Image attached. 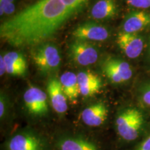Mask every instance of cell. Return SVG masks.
<instances>
[{"mask_svg":"<svg viewBox=\"0 0 150 150\" xmlns=\"http://www.w3.org/2000/svg\"><path fill=\"white\" fill-rule=\"evenodd\" d=\"M117 43L124 54L132 59L139 57L145 48V39L139 33L120 31L117 35Z\"/></svg>","mask_w":150,"mask_h":150,"instance_id":"obj_8","label":"cell"},{"mask_svg":"<svg viewBox=\"0 0 150 150\" xmlns=\"http://www.w3.org/2000/svg\"><path fill=\"white\" fill-rule=\"evenodd\" d=\"M148 54H149V56L150 57V36L149 39V45H148Z\"/></svg>","mask_w":150,"mask_h":150,"instance_id":"obj_24","label":"cell"},{"mask_svg":"<svg viewBox=\"0 0 150 150\" xmlns=\"http://www.w3.org/2000/svg\"><path fill=\"white\" fill-rule=\"evenodd\" d=\"M102 72L112 83L120 84L130 80L133 76L131 65L117 57H108L102 65Z\"/></svg>","mask_w":150,"mask_h":150,"instance_id":"obj_5","label":"cell"},{"mask_svg":"<svg viewBox=\"0 0 150 150\" xmlns=\"http://www.w3.org/2000/svg\"><path fill=\"white\" fill-rule=\"evenodd\" d=\"M115 0H97L91 9V17L95 20H106L113 18L117 13Z\"/></svg>","mask_w":150,"mask_h":150,"instance_id":"obj_15","label":"cell"},{"mask_svg":"<svg viewBox=\"0 0 150 150\" xmlns=\"http://www.w3.org/2000/svg\"><path fill=\"white\" fill-rule=\"evenodd\" d=\"M7 74L17 76H24L27 73V62L24 56L18 52H9L4 54Z\"/></svg>","mask_w":150,"mask_h":150,"instance_id":"obj_14","label":"cell"},{"mask_svg":"<svg viewBox=\"0 0 150 150\" xmlns=\"http://www.w3.org/2000/svg\"><path fill=\"white\" fill-rule=\"evenodd\" d=\"M127 4L137 9H147L150 8V0H125Z\"/></svg>","mask_w":150,"mask_h":150,"instance_id":"obj_19","label":"cell"},{"mask_svg":"<svg viewBox=\"0 0 150 150\" xmlns=\"http://www.w3.org/2000/svg\"><path fill=\"white\" fill-rule=\"evenodd\" d=\"M89 0H38L0 27V35L13 47H33L47 41L82 11Z\"/></svg>","mask_w":150,"mask_h":150,"instance_id":"obj_1","label":"cell"},{"mask_svg":"<svg viewBox=\"0 0 150 150\" xmlns=\"http://www.w3.org/2000/svg\"><path fill=\"white\" fill-rule=\"evenodd\" d=\"M150 26V13L142 10L131 11L122 23V31L138 33Z\"/></svg>","mask_w":150,"mask_h":150,"instance_id":"obj_10","label":"cell"},{"mask_svg":"<svg viewBox=\"0 0 150 150\" xmlns=\"http://www.w3.org/2000/svg\"><path fill=\"white\" fill-rule=\"evenodd\" d=\"M80 94L83 97H92L102 88V80L98 75L89 71H81L77 74Z\"/></svg>","mask_w":150,"mask_h":150,"instance_id":"obj_13","label":"cell"},{"mask_svg":"<svg viewBox=\"0 0 150 150\" xmlns=\"http://www.w3.org/2000/svg\"><path fill=\"white\" fill-rule=\"evenodd\" d=\"M110 35L106 26L95 22H86L79 24L72 31L74 40L102 42L108 40Z\"/></svg>","mask_w":150,"mask_h":150,"instance_id":"obj_7","label":"cell"},{"mask_svg":"<svg viewBox=\"0 0 150 150\" xmlns=\"http://www.w3.org/2000/svg\"><path fill=\"white\" fill-rule=\"evenodd\" d=\"M134 150H150V134L134 148Z\"/></svg>","mask_w":150,"mask_h":150,"instance_id":"obj_20","label":"cell"},{"mask_svg":"<svg viewBox=\"0 0 150 150\" xmlns=\"http://www.w3.org/2000/svg\"><path fill=\"white\" fill-rule=\"evenodd\" d=\"M108 112V108L104 103H95L83 110L81 112L82 121L87 126L99 127L106 120Z\"/></svg>","mask_w":150,"mask_h":150,"instance_id":"obj_12","label":"cell"},{"mask_svg":"<svg viewBox=\"0 0 150 150\" xmlns=\"http://www.w3.org/2000/svg\"><path fill=\"white\" fill-rule=\"evenodd\" d=\"M23 100L26 109L31 115L42 117L48 113L47 95L36 86L28 88L23 95Z\"/></svg>","mask_w":150,"mask_h":150,"instance_id":"obj_6","label":"cell"},{"mask_svg":"<svg viewBox=\"0 0 150 150\" xmlns=\"http://www.w3.org/2000/svg\"><path fill=\"white\" fill-rule=\"evenodd\" d=\"M59 81L67 99L74 103L80 94L77 74L72 72H66L60 76Z\"/></svg>","mask_w":150,"mask_h":150,"instance_id":"obj_17","label":"cell"},{"mask_svg":"<svg viewBox=\"0 0 150 150\" xmlns=\"http://www.w3.org/2000/svg\"><path fill=\"white\" fill-rule=\"evenodd\" d=\"M7 150H45L42 138L32 133H19L13 136L6 144Z\"/></svg>","mask_w":150,"mask_h":150,"instance_id":"obj_9","label":"cell"},{"mask_svg":"<svg viewBox=\"0 0 150 150\" xmlns=\"http://www.w3.org/2000/svg\"><path fill=\"white\" fill-rule=\"evenodd\" d=\"M13 2H15V0H0V14L2 13L7 5Z\"/></svg>","mask_w":150,"mask_h":150,"instance_id":"obj_23","label":"cell"},{"mask_svg":"<svg viewBox=\"0 0 150 150\" xmlns=\"http://www.w3.org/2000/svg\"><path fill=\"white\" fill-rule=\"evenodd\" d=\"M47 91L54 110L58 114H64L67 110L68 99L62 89L60 81L55 78L50 79L47 85Z\"/></svg>","mask_w":150,"mask_h":150,"instance_id":"obj_11","label":"cell"},{"mask_svg":"<svg viewBox=\"0 0 150 150\" xmlns=\"http://www.w3.org/2000/svg\"><path fill=\"white\" fill-rule=\"evenodd\" d=\"M6 106L7 103L4 95L1 94V98H0V117H1V120L4 119L5 117L6 112Z\"/></svg>","mask_w":150,"mask_h":150,"instance_id":"obj_21","label":"cell"},{"mask_svg":"<svg viewBox=\"0 0 150 150\" xmlns=\"http://www.w3.org/2000/svg\"><path fill=\"white\" fill-rule=\"evenodd\" d=\"M68 55L74 64L79 66H88L97 61L99 50L88 41L74 40L70 43Z\"/></svg>","mask_w":150,"mask_h":150,"instance_id":"obj_4","label":"cell"},{"mask_svg":"<svg viewBox=\"0 0 150 150\" xmlns=\"http://www.w3.org/2000/svg\"><path fill=\"white\" fill-rule=\"evenodd\" d=\"M138 99L142 105L150 108V81L145 83L140 86L138 93Z\"/></svg>","mask_w":150,"mask_h":150,"instance_id":"obj_18","label":"cell"},{"mask_svg":"<svg viewBox=\"0 0 150 150\" xmlns=\"http://www.w3.org/2000/svg\"><path fill=\"white\" fill-rule=\"evenodd\" d=\"M59 150H99L91 140L76 136L63 137L58 142Z\"/></svg>","mask_w":150,"mask_h":150,"instance_id":"obj_16","label":"cell"},{"mask_svg":"<svg viewBox=\"0 0 150 150\" xmlns=\"http://www.w3.org/2000/svg\"><path fill=\"white\" fill-rule=\"evenodd\" d=\"M5 73H6V63L3 56L1 55L0 56V74L1 76H3Z\"/></svg>","mask_w":150,"mask_h":150,"instance_id":"obj_22","label":"cell"},{"mask_svg":"<svg viewBox=\"0 0 150 150\" xmlns=\"http://www.w3.org/2000/svg\"><path fill=\"white\" fill-rule=\"evenodd\" d=\"M145 123L141 110L129 107L120 112L116 118L115 127L117 134L126 141H134L138 138Z\"/></svg>","mask_w":150,"mask_h":150,"instance_id":"obj_3","label":"cell"},{"mask_svg":"<svg viewBox=\"0 0 150 150\" xmlns=\"http://www.w3.org/2000/svg\"><path fill=\"white\" fill-rule=\"evenodd\" d=\"M31 47V59L41 74L50 76L59 70L61 64V53L54 43L45 41Z\"/></svg>","mask_w":150,"mask_h":150,"instance_id":"obj_2","label":"cell"}]
</instances>
